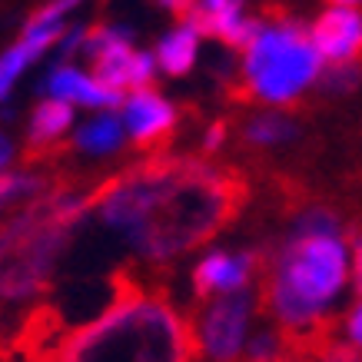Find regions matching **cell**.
<instances>
[{
    "mask_svg": "<svg viewBox=\"0 0 362 362\" xmlns=\"http://www.w3.org/2000/svg\"><path fill=\"white\" fill-rule=\"evenodd\" d=\"M296 133V127H293V120L289 117H279V113H266V117H256V120L246 127V140L250 143H279L286 140V136H293Z\"/></svg>",
    "mask_w": 362,
    "mask_h": 362,
    "instance_id": "cell-15",
    "label": "cell"
},
{
    "mask_svg": "<svg viewBox=\"0 0 362 362\" xmlns=\"http://www.w3.org/2000/svg\"><path fill=\"white\" fill-rule=\"evenodd\" d=\"M276 362H289V359H276Z\"/></svg>",
    "mask_w": 362,
    "mask_h": 362,
    "instance_id": "cell-23",
    "label": "cell"
},
{
    "mask_svg": "<svg viewBox=\"0 0 362 362\" xmlns=\"http://www.w3.org/2000/svg\"><path fill=\"white\" fill-rule=\"evenodd\" d=\"M83 50L93 60V80H100L103 87L117 90V93H123V87L150 90L153 60L140 50H133L123 30L93 27V30H87Z\"/></svg>",
    "mask_w": 362,
    "mask_h": 362,
    "instance_id": "cell-5",
    "label": "cell"
},
{
    "mask_svg": "<svg viewBox=\"0 0 362 362\" xmlns=\"http://www.w3.org/2000/svg\"><path fill=\"white\" fill-rule=\"evenodd\" d=\"M252 313V296L246 289L220 296L213 306H206L197 319V346L199 352H206L209 359L226 362L233 356H240L243 339H246V322Z\"/></svg>",
    "mask_w": 362,
    "mask_h": 362,
    "instance_id": "cell-6",
    "label": "cell"
},
{
    "mask_svg": "<svg viewBox=\"0 0 362 362\" xmlns=\"http://www.w3.org/2000/svg\"><path fill=\"white\" fill-rule=\"evenodd\" d=\"M47 90L54 100H64V103H83V107H117L123 100V93L103 87L100 80L80 74L77 66H60L50 74L47 80Z\"/></svg>",
    "mask_w": 362,
    "mask_h": 362,
    "instance_id": "cell-11",
    "label": "cell"
},
{
    "mask_svg": "<svg viewBox=\"0 0 362 362\" xmlns=\"http://www.w3.org/2000/svg\"><path fill=\"white\" fill-rule=\"evenodd\" d=\"M197 40H199V33L193 27H187V23L176 27L173 33H166L163 40H160V50H156L160 66H163L166 74H173V77L187 74L189 66H193V60H197Z\"/></svg>",
    "mask_w": 362,
    "mask_h": 362,
    "instance_id": "cell-13",
    "label": "cell"
},
{
    "mask_svg": "<svg viewBox=\"0 0 362 362\" xmlns=\"http://www.w3.org/2000/svg\"><path fill=\"white\" fill-rule=\"evenodd\" d=\"M356 80H359V70H356V64H342V66H332L322 74V90L326 93H342V90L356 87Z\"/></svg>",
    "mask_w": 362,
    "mask_h": 362,
    "instance_id": "cell-18",
    "label": "cell"
},
{
    "mask_svg": "<svg viewBox=\"0 0 362 362\" xmlns=\"http://www.w3.org/2000/svg\"><path fill=\"white\" fill-rule=\"evenodd\" d=\"M47 283L44 279H37V276H27L21 269H7L4 273V296L7 299H30L37 293H44Z\"/></svg>",
    "mask_w": 362,
    "mask_h": 362,
    "instance_id": "cell-17",
    "label": "cell"
},
{
    "mask_svg": "<svg viewBox=\"0 0 362 362\" xmlns=\"http://www.w3.org/2000/svg\"><path fill=\"white\" fill-rule=\"evenodd\" d=\"M223 140H226V123L216 120L213 127H209V133H206V143H203V146H206V153L220 150V143H223Z\"/></svg>",
    "mask_w": 362,
    "mask_h": 362,
    "instance_id": "cell-20",
    "label": "cell"
},
{
    "mask_svg": "<svg viewBox=\"0 0 362 362\" xmlns=\"http://www.w3.org/2000/svg\"><path fill=\"white\" fill-rule=\"evenodd\" d=\"M74 120V110H70V103L64 100H44L37 110H33V123H30V150H27V166L37 163L40 156L47 153V146L50 140L57 136H64V130L70 127Z\"/></svg>",
    "mask_w": 362,
    "mask_h": 362,
    "instance_id": "cell-12",
    "label": "cell"
},
{
    "mask_svg": "<svg viewBox=\"0 0 362 362\" xmlns=\"http://www.w3.org/2000/svg\"><path fill=\"white\" fill-rule=\"evenodd\" d=\"M33 57H37V54H33L27 44H21V40H17V44L4 54V64H0V90H4V93L11 90V83L21 77V70L30 64Z\"/></svg>",
    "mask_w": 362,
    "mask_h": 362,
    "instance_id": "cell-16",
    "label": "cell"
},
{
    "mask_svg": "<svg viewBox=\"0 0 362 362\" xmlns=\"http://www.w3.org/2000/svg\"><path fill=\"white\" fill-rule=\"evenodd\" d=\"M356 243V289L362 296V240H352Z\"/></svg>",
    "mask_w": 362,
    "mask_h": 362,
    "instance_id": "cell-22",
    "label": "cell"
},
{
    "mask_svg": "<svg viewBox=\"0 0 362 362\" xmlns=\"http://www.w3.org/2000/svg\"><path fill=\"white\" fill-rule=\"evenodd\" d=\"M346 332H349V339L356 342V346H362V306L349 313V319H346Z\"/></svg>",
    "mask_w": 362,
    "mask_h": 362,
    "instance_id": "cell-21",
    "label": "cell"
},
{
    "mask_svg": "<svg viewBox=\"0 0 362 362\" xmlns=\"http://www.w3.org/2000/svg\"><path fill=\"white\" fill-rule=\"evenodd\" d=\"M279 349V339H276V332H259L256 339L250 342V359L252 362H269Z\"/></svg>",
    "mask_w": 362,
    "mask_h": 362,
    "instance_id": "cell-19",
    "label": "cell"
},
{
    "mask_svg": "<svg viewBox=\"0 0 362 362\" xmlns=\"http://www.w3.org/2000/svg\"><path fill=\"white\" fill-rule=\"evenodd\" d=\"M273 23L263 37L246 50L243 60V83L233 93L243 100H266V103H289L306 83L319 77V47L293 17L269 11Z\"/></svg>",
    "mask_w": 362,
    "mask_h": 362,
    "instance_id": "cell-4",
    "label": "cell"
},
{
    "mask_svg": "<svg viewBox=\"0 0 362 362\" xmlns=\"http://www.w3.org/2000/svg\"><path fill=\"white\" fill-rule=\"evenodd\" d=\"M259 266V256L256 252H240V256H226V252H213L203 263L197 266L193 273V289H197L199 299L213 296V293H240L243 286L250 283L252 269Z\"/></svg>",
    "mask_w": 362,
    "mask_h": 362,
    "instance_id": "cell-10",
    "label": "cell"
},
{
    "mask_svg": "<svg viewBox=\"0 0 362 362\" xmlns=\"http://www.w3.org/2000/svg\"><path fill=\"white\" fill-rule=\"evenodd\" d=\"M313 44L332 66L362 64V13L352 4H336L313 27Z\"/></svg>",
    "mask_w": 362,
    "mask_h": 362,
    "instance_id": "cell-8",
    "label": "cell"
},
{
    "mask_svg": "<svg viewBox=\"0 0 362 362\" xmlns=\"http://www.w3.org/2000/svg\"><path fill=\"white\" fill-rule=\"evenodd\" d=\"M259 299L283 326V339H296L332 326L322 309L346 283V250L332 236H296L276 252H266Z\"/></svg>",
    "mask_w": 362,
    "mask_h": 362,
    "instance_id": "cell-3",
    "label": "cell"
},
{
    "mask_svg": "<svg viewBox=\"0 0 362 362\" xmlns=\"http://www.w3.org/2000/svg\"><path fill=\"white\" fill-rule=\"evenodd\" d=\"M250 187L240 170L193 156L156 153L107 176L93 193L100 220L120 230L150 263L213 240L243 209Z\"/></svg>",
    "mask_w": 362,
    "mask_h": 362,
    "instance_id": "cell-1",
    "label": "cell"
},
{
    "mask_svg": "<svg viewBox=\"0 0 362 362\" xmlns=\"http://www.w3.org/2000/svg\"><path fill=\"white\" fill-rule=\"evenodd\" d=\"M176 17L193 27L203 37H216L230 47H243L250 50L259 37H263L266 23L263 21H246L243 17V7L233 4V0H216V4H173Z\"/></svg>",
    "mask_w": 362,
    "mask_h": 362,
    "instance_id": "cell-7",
    "label": "cell"
},
{
    "mask_svg": "<svg viewBox=\"0 0 362 362\" xmlns=\"http://www.w3.org/2000/svg\"><path fill=\"white\" fill-rule=\"evenodd\" d=\"M173 123L176 110L153 90H136L127 100V127H130V136L140 150H156L160 143L170 140Z\"/></svg>",
    "mask_w": 362,
    "mask_h": 362,
    "instance_id": "cell-9",
    "label": "cell"
},
{
    "mask_svg": "<svg viewBox=\"0 0 362 362\" xmlns=\"http://www.w3.org/2000/svg\"><path fill=\"white\" fill-rule=\"evenodd\" d=\"M197 332L180 319L163 289L113 276V299L93 322L66 329L37 362H193Z\"/></svg>",
    "mask_w": 362,
    "mask_h": 362,
    "instance_id": "cell-2",
    "label": "cell"
},
{
    "mask_svg": "<svg viewBox=\"0 0 362 362\" xmlns=\"http://www.w3.org/2000/svg\"><path fill=\"white\" fill-rule=\"evenodd\" d=\"M74 143L80 150H90V153H107V150H113L120 143V120L117 117H97L77 133Z\"/></svg>",
    "mask_w": 362,
    "mask_h": 362,
    "instance_id": "cell-14",
    "label": "cell"
}]
</instances>
